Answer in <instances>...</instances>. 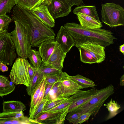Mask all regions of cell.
I'll list each match as a JSON object with an SVG mask.
<instances>
[{"instance_id":"obj_1","label":"cell","mask_w":124,"mask_h":124,"mask_svg":"<svg viewBox=\"0 0 124 124\" xmlns=\"http://www.w3.org/2000/svg\"><path fill=\"white\" fill-rule=\"evenodd\" d=\"M11 16L12 19L19 20L27 27L32 46H38L44 41L55 39L56 35L53 30L44 24L28 10L16 4L13 7Z\"/></svg>"},{"instance_id":"obj_2","label":"cell","mask_w":124,"mask_h":124,"mask_svg":"<svg viewBox=\"0 0 124 124\" xmlns=\"http://www.w3.org/2000/svg\"><path fill=\"white\" fill-rule=\"evenodd\" d=\"M63 26L72 37L77 47L87 43L98 44L105 47L113 44L117 39L112 32L104 29H85L74 22H67Z\"/></svg>"},{"instance_id":"obj_3","label":"cell","mask_w":124,"mask_h":124,"mask_svg":"<svg viewBox=\"0 0 124 124\" xmlns=\"http://www.w3.org/2000/svg\"><path fill=\"white\" fill-rule=\"evenodd\" d=\"M15 27L9 32L11 38L15 46L18 56L27 59L32 47L29 31L26 26L18 20H13Z\"/></svg>"},{"instance_id":"obj_4","label":"cell","mask_w":124,"mask_h":124,"mask_svg":"<svg viewBox=\"0 0 124 124\" xmlns=\"http://www.w3.org/2000/svg\"><path fill=\"white\" fill-rule=\"evenodd\" d=\"M101 21L111 28L124 25V9L120 5L113 2L102 5Z\"/></svg>"},{"instance_id":"obj_5","label":"cell","mask_w":124,"mask_h":124,"mask_svg":"<svg viewBox=\"0 0 124 124\" xmlns=\"http://www.w3.org/2000/svg\"><path fill=\"white\" fill-rule=\"evenodd\" d=\"M114 92V88L111 84L98 90L91 99L80 107L84 109L85 113L89 112L92 116H95L104 102Z\"/></svg>"},{"instance_id":"obj_6","label":"cell","mask_w":124,"mask_h":124,"mask_svg":"<svg viewBox=\"0 0 124 124\" xmlns=\"http://www.w3.org/2000/svg\"><path fill=\"white\" fill-rule=\"evenodd\" d=\"M14 44L8 30L0 32V62L11 66L16 57Z\"/></svg>"},{"instance_id":"obj_7","label":"cell","mask_w":124,"mask_h":124,"mask_svg":"<svg viewBox=\"0 0 124 124\" xmlns=\"http://www.w3.org/2000/svg\"><path fill=\"white\" fill-rule=\"evenodd\" d=\"M11 80L15 85L23 84L29 86L30 82L24 59L17 58L12 66L9 75Z\"/></svg>"},{"instance_id":"obj_8","label":"cell","mask_w":124,"mask_h":124,"mask_svg":"<svg viewBox=\"0 0 124 124\" xmlns=\"http://www.w3.org/2000/svg\"><path fill=\"white\" fill-rule=\"evenodd\" d=\"M69 108L62 111L44 112L35 119H29L32 124H63L68 113Z\"/></svg>"},{"instance_id":"obj_9","label":"cell","mask_w":124,"mask_h":124,"mask_svg":"<svg viewBox=\"0 0 124 124\" xmlns=\"http://www.w3.org/2000/svg\"><path fill=\"white\" fill-rule=\"evenodd\" d=\"M46 4L54 19L67 16L71 12L72 7L65 0H51L47 2Z\"/></svg>"},{"instance_id":"obj_10","label":"cell","mask_w":124,"mask_h":124,"mask_svg":"<svg viewBox=\"0 0 124 124\" xmlns=\"http://www.w3.org/2000/svg\"><path fill=\"white\" fill-rule=\"evenodd\" d=\"M58 82L62 93V97H68L76 93L82 87L66 72L60 74Z\"/></svg>"},{"instance_id":"obj_11","label":"cell","mask_w":124,"mask_h":124,"mask_svg":"<svg viewBox=\"0 0 124 124\" xmlns=\"http://www.w3.org/2000/svg\"><path fill=\"white\" fill-rule=\"evenodd\" d=\"M98 90L94 87L85 91L79 89L75 94L69 97L72 102L69 107L68 112L83 105L91 99Z\"/></svg>"},{"instance_id":"obj_12","label":"cell","mask_w":124,"mask_h":124,"mask_svg":"<svg viewBox=\"0 0 124 124\" xmlns=\"http://www.w3.org/2000/svg\"><path fill=\"white\" fill-rule=\"evenodd\" d=\"M32 124L29 119L24 116L23 111L0 112V124Z\"/></svg>"},{"instance_id":"obj_13","label":"cell","mask_w":124,"mask_h":124,"mask_svg":"<svg viewBox=\"0 0 124 124\" xmlns=\"http://www.w3.org/2000/svg\"><path fill=\"white\" fill-rule=\"evenodd\" d=\"M30 11L33 15L46 26L50 28L54 26V19L49 12L46 4H41Z\"/></svg>"},{"instance_id":"obj_14","label":"cell","mask_w":124,"mask_h":124,"mask_svg":"<svg viewBox=\"0 0 124 124\" xmlns=\"http://www.w3.org/2000/svg\"><path fill=\"white\" fill-rule=\"evenodd\" d=\"M67 53L57 42L53 52L45 65L62 70L63 68L64 62Z\"/></svg>"},{"instance_id":"obj_15","label":"cell","mask_w":124,"mask_h":124,"mask_svg":"<svg viewBox=\"0 0 124 124\" xmlns=\"http://www.w3.org/2000/svg\"><path fill=\"white\" fill-rule=\"evenodd\" d=\"M55 40L67 53L75 46V42L72 37L62 25L58 31Z\"/></svg>"},{"instance_id":"obj_16","label":"cell","mask_w":124,"mask_h":124,"mask_svg":"<svg viewBox=\"0 0 124 124\" xmlns=\"http://www.w3.org/2000/svg\"><path fill=\"white\" fill-rule=\"evenodd\" d=\"M81 46L86 50L96 60L97 63H101L105 58L104 47L97 44L87 43Z\"/></svg>"},{"instance_id":"obj_17","label":"cell","mask_w":124,"mask_h":124,"mask_svg":"<svg viewBox=\"0 0 124 124\" xmlns=\"http://www.w3.org/2000/svg\"><path fill=\"white\" fill-rule=\"evenodd\" d=\"M57 43L55 39H51L43 42L38 46V51L43 63L45 65L53 52Z\"/></svg>"},{"instance_id":"obj_18","label":"cell","mask_w":124,"mask_h":124,"mask_svg":"<svg viewBox=\"0 0 124 124\" xmlns=\"http://www.w3.org/2000/svg\"><path fill=\"white\" fill-rule=\"evenodd\" d=\"M76 15L77 16L80 24L84 28L98 29L101 28L103 26L100 21H98L86 15L80 13Z\"/></svg>"},{"instance_id":"obj_19","label":"cell","mask_w":124,"mask_h":124,"mask_svg":"<svg viewBox=\"0 0 124 124\" xmlns=\"http://www.w3.org/2000/svg\"><path fill=\"white\" fill-rule=\"evenodd\" d=\"M3 112H18L25 110L26 106L20 101H8L2 103Z\"/></svg>"},{"instance_id":"obj_20","label":"cell","mask_w":124,"mask_h":124,"mask_svg":"<svg viewBox=\"0 0 124 124\" xmlns=\"http://www.w3.org/2000/svg\"><path fill=\"white\" fill-rule=\"evenodd\" d=\"M75 14L80 13L86 15L98 21H100L96 7L94 6L81 5L76 7L73 10Z\"/></svg>"},{"instance_id":"obj_21","label":"cell","mask_w":124,"mask_h":124,"mask_svg":"<svg viewBox=\"0 0 124 124\" xmlns=\"http://www.w3.org/2000/svg\"><path fill=\"white\" fill-rule=\"evenodd\" d=\"M45 81V76H44L41 81L36 87L31 94L29 111V117L31 116L35 110L37 99L43 84Z\"/></svg>"},{"instance_id":"obj_22","label":"cell","mask_w":124,"mask_h":124,"mask_svg":"<svg viewBox=\"0 0 124 124\" xmlns=\"http://www.w3.org/2000/svg\"><path fill=\"white\" fill-rule=\"evenodd\" d=\"M47 0H15L16 4L31 11L33 8L43 3Z\"/></svg>"},{"instance_id":"obj_23","label":"cell","mask_w":124,"mask_h":124,"mask_svg":"<svg viewBox=\"0 0 124 124\" xmlns=\"http://www.w3.org/2000/svg\"><path fill=\"white\" fill-rule=\"evenodd\" d=\"M70 77L82 87V89L89 87L93 88L96 85L93 80L79 74L73 76H70Z\"/></svg>"},{"instance_id":"obj_24","label":"cell","mask_w":124,"mask_h":124,"mask_svg":"<svg viewBox=\"0 0 124 124\" xmlns=\"http://www.w3.org/2000/svg\"><path fill=\"white\" fill-rule=\"evenodd\" d=\"M28 58L36 69H39L43 62L39 51L31 49Z\"/></svg>"},{"instance_id":"obj_25","label":"cell","mask_w":124,"mask_h":124,"mask_svg":"<svg viewBox=\"0 0 124 124\" xmlns=\"http://www.w3.org/2000/svg\"><path fill=\"white\" fill-rule=\"evenodd\" d=\"M109 112V115L107 118L108 120L115 116L118 113L119 109L121 108V105L111 99L110 101L104 104Z\"/></svg>"},{"instance_id":"obj_26","label":"cell","mask_w":124,"mask_h":124,"mask_svg":"<svg viewBox=\"0 0 124 124\" xmlns=\"http://www.w3.org/2000/svg\"><path fill=\"white\" fill-rule=\"evenodd\" d=\"M84 113V109L80 107L69 112L66 118L70 123L73 124H78L79 118Z\"/></svg>"},{"instance_id":"obj_27","label":"cell","mask_w":124,"mask_h":124,"mask_svg":"<svg viewBox=\"0 0 124 124\" xmlns=\"http://www.w3.org/2000/svg\"><path fill=\"white\" fill-rule=\"evenodd\" d=\"M77 48L79 52L81 62L84 63L91 64L97 63L96 60L84 48L81 46Z\"/></svg>"},{"instance_id":"obj_28","label":"cell","mask_w":124,"mask_h":124,"mask_svg":"<svg viewBox=\"0 0 124 124\" xmlns=\"http://www.w3.org/2000/svg\"><path fill=\"white\" fill-rule=\"evenodd\" d=\"M15 4V0H0V15L9 13Z\"/></svg>"},{"instance_id":"obj_29","label":"cell","mask_w":124,"mask_h":124,"mask_svg":"<svg viewBox=\"0 0 124 124\" xmlns=\"http://www.w3.org/2000/svg\"><path fill=\"white\" fill-rule=\"evenodd\" d=\"M44 76L38 70H37L35 74L32 78L31 84L29 86L27 87L26 88L27 93L29 95H31L34 89L41 81Z\"/></svg>"},{"instance_id":"obj_30","label":"cell","mask_w":124,"mask_h":124,"mask_svg":"<svg viewBox=\"0 0 124 124\" xmlns=\"http://www.w3.org/2000/svg\"><path fill=\"white\" fill-rule=\"evenodd\" d=\"M62 93L58 82L53 84L47 97L48 101L62 97Z\"/></svg>"},{"instance_id":"obj_31","label":"cell","mask_w":124,"mask_h":124,"mask_svg":"<svg viewBox=\"0 0 124 124\" xmlns=\"http://www.w3.org/2000/svg\"><path fill=\"white\" fill-rule=\"evenodd\" d=\"M38 70L44 76L57 74L62 72L61 70L46 66L43 63H42Z\"/></svg>"},{"instance_id":"obj_32","label":"cell","mask_w":124,"mask_h":124,"mask_svg":"<svg viewBox=\"0 0 124 124\" xmlns=\"http://www.w3.org/2000/svg\"><path fill=\"white\" fill-rule=\"evenodd\" d=\"M13 83L7 84L0 82V96L2 97L13 91L16 86Z\"/></svg>"},{"instance_id":"obj_33","label":"cell","mask_w":124,"mask_h":124,"mask_svg":"<svg viewBox=\"0 0 124 124\" xmlns=\"http://www.w3.org/2000/svg\"><path fill=\"white\" fill-rule=\"evenodd\" d=\"M68 97H62L47 101L44 106L41 114L66 101L68 99Z\"/></svg>"},{"instance_id":"obj_34","label":"cell","mask_w":124,"mask_h":124,"mask_svg":"<svg viewBox=\"0 0 124 124\" xmlns=\"http://www.w3.org/2000/svg\"><path fill=\"white\" fill-rule=\"evenodd\" d=\"M48 101L47 97L43 99L39 105L36 108L31 116L29 119H34L41 114L44 106Z\"/></svg>"},{"instance_id":"obj_35","label":"cell","mask_w":124,"mask_h":124,"mask_svg":"<svg viewBox=\"0 0 124 124\" xmlns=\"http://www.w3.org/2000/svg\"><path fill=\"white\" fill-rule=\"evenodd\" d=\"M69 97L68 99L66 101L44 112H53L62 111L69 108L72 102Z\"/></svg>"},{"instance_id":"obj_36","label":"cell","mask_w":124,"mask_h":124,"mask_svg":"<svg viewBox=\"0 0 124 124\" xmlns=\"http://www.w3.org/2000/svg\"><path fill=\"white\" fill-rule=\"evenodd\" d=\"M25 67L29 77L30 85L31 83L32 78L35 74L37 70L31 65L27 59H24Z\"/></svg>"},{"instance_id":"obj_37","label":"cell","mask_w":124,"mask_h":124,"mask_svg":"<svg viewBox=\"0 0 124 124\" xmlns=\"http://www.w3.org/2000/svg\"><path fill=\"white\" fill-rule=\"evenodd\" d=\"M61 73L57 74L45 76L46 83L50 85H53L58 82Z\"/></svg>"},{"instance_id":"obj_38","label":"cell","mask_w":124,"mask_h":124,"mask_svg":"<svg viewBox=\"0 0 124 124\" xmlns=\"http://www.w3.org/2000/svg\"><path fill=\"white\" fill-rule=\"evenodd\" d=\"M12 19L6 14L0 15V24L8 27L12 21Z\"/></svg>"},{"instance_id":"obj_39","label":"cell","mask_w":124,"mask_h":124,"mask_svg":"<svg viewBox=\"0 0 124 124\" xmlns=\"http://www.w3.org/2000/svg\"><path fill=\"white\" fill-rule=\"evenodd\" d=\"M91 116L89 112L84 113L82 115L78 118V124H81L88 121Z\"/></svg>"},{"instance_id":"obj_40","label":"cell","mask_w":124,"mask_h":124,"mask_svg":"<svg viewBox=\"0 0 124 124\" xmlns=\"http://www.w3.org/2000/svg\"><path fill=\"white\" fill-rule=\"evenodd\" d=\"M45 84L46 82L45 81L43 84L37 99L35 109L39 105L41 102L42 101V100L43 99Z\"/></svg>"},{"instance_id":"obj_41","label":"cell","mask_w":124,"mask_h":124,"mask_svg":"<svg viewBox=\"0 0 124 124\" xmlns=\"http://www.w3.org/2000/svg\"><path fill=\"white\" fill-rule=\"evenodd\" d=\"M51 0H47V2ZM68 2L72 7L74 5L78 6L82 5L83 3V0H65Z\"/></svg>"},{"instance_id":"obj_42","label":"cell","mask_w":124,"mask_h":124,"mask_svg":"<svg viewBox=\"0 0 124 124\" xmlns=\"http://www.w3.org/2000/svg\"><path fill=\"white\" fill-rule=\"evenodd\" d=\"M53 85L46 83L43 99L47 97L49 92Z\"/></svg>"},{"instance_id":"obj_43","label":"cell","mask_w":124,"mask_h":124,"mask_svg":"<svg viewBox=\"0 0 124 124\" xmlns=\"http://www.w3.org/2000/svg\"><path fill=\"white\" fill-rule=\"evenodd\" d=\"M6 65L2 62H0V70L1 71L4 72L8 70V68Z\"/></svg>"},{"instance_id":"obj_44","label":"cell","mask_w":124,"mask_h":124,"mask_svg":"<svg viewBox=\"0 0 124 124\" xmlns=\"http://www.w3.org/2000/svg\"><path fill=\"white\" fill-rule=\"evenodd\" d=\"M0 82L7 84L10 83V82L7 77L0 75Z\"/></svg>"},{"instance_id":"obj_45","label":"cell","mask_w":124,"mask_h":124,"mask_svg":"<svg viewBox=\"0 0 124 124\" xmlns=\"http://www.w3.org/2000/svg\"><path fill=\"white\" fill-rule=\"evenodd\" d=\"M120 85L123 86L124 85V74L120 78Z\"/></svg>"},{"instance_id":"obj_46","label":"cell","mask_w":124,"mask_h":124,"mask_svg":"<svg viewBox=\"0 0 124 124\" xmlns=\"http://www.w3.org/2000/svg\"><path fill=\"white\" fill-rule=\"evenodd\" d=\"M8 27L3 25L0 24V32L6 30H8Z\"/></svg>"},{"instance_id":"obj_47","label":"cell","mask_w":124,"mask_h":124,"mask_svg":"<svg viewBox=\"0 0 124 124\" xmlns=\"http://www.w3.org/2000/svg\"><path fill=\"white\" fill-rule=\"evenodd\" d=\"M120 51L124 55V44L121 45L119 47Z\"/></svg>"},{"instance_id":"obj_48","label":"cell","mask_w":124,"mask_h":124,"mask_svg":"<svg viewBox=\"0 0 124 124\" xmlns=\"http://www.w3.org/2000/svg\"></svg>"}]
</instances>
